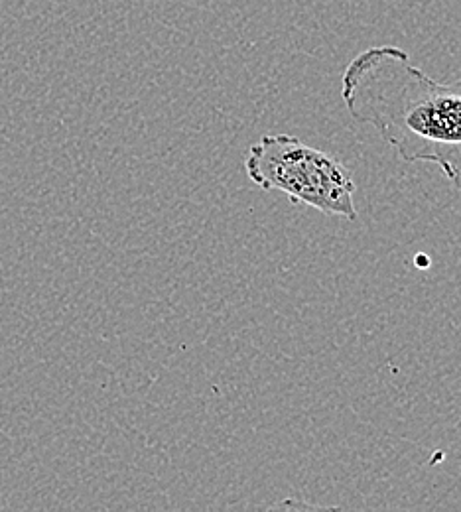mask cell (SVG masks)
<instances>
[{
	"mask_svg": "<svg viewBox=\"0 0 461 512\" xmlns=\"http://www.w3.org/2000/svg\"><path fill=\"white\" fill-rule=\"evenodd\" d=\"M347 113L406 164H432L461 190V79L442 83L396 46H373L343 71Z\"/></svg>",
	"mask_w": 461,
	"mask_h": 512,
	"instance_id": "1",
	"label": "cell"
},
{
	"mask_svg": "<svg viewBox=\"0 0 461 512\" xmlns=\"http://www.w3.org/2000/svg\"><path fill=\"white\" fill-rule=\"evenodd\" d=\"M245 170L266 192H280L328 217L357 219L351 172L330 154L290 134H264L251 148Z\"/></svg>",
	"mask_w": 461,
	"mask_h": 512,
	"instance_id": "2",
	"label": "cell"
}]
</instances>
